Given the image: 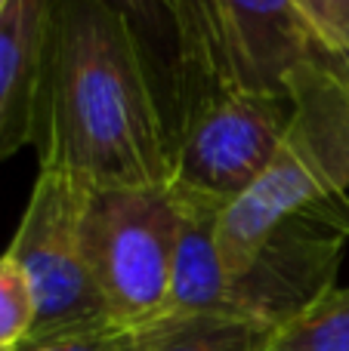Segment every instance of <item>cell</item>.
Here are the masks:
<instances>
[{
	"label": "cell",
	"instance_id": "cell-12",
	"mask_svg": "<svg viewBox=\"0 0 349 351\" xmlns=\"http://www.w3.org/2000/svg\"><path fill=\"white\" fill-rule=\"evenodd\" d=\"M179 43H183V99L173 130L201 99L214 93L210 77V43H207V3L204 0H177Z\"/></svg>",
	"mask_w": 349,
	"mask_h": 351
},
{
	"label": "cell",
	"instance_id": "cell-5",
	"mask_svg": "<svg viewBox=\"0 0 349 351\" xmlns=\"http://www.w3.org/2000/svg\"><path fill=\"white\" fill-rule=\"evenodd\" d=\"M349 247V194L313 204L266 234L235 271L226 274L220 315L282 330L337 290Z\"/></svg>",
	"mask_w": 349,
	"mask_h": 351
},
{
	"label": "cell",
	"instance_id": "cell-14",
	"mask_svg": "<svg viewBox=\"0 0 349 351\" xmlns=\"http://www.w3.org/2000/svg\"><path fill=\"white\" fill-rule=\"evenodd\" d=\"M328 53L349 49V0H294Z\"/></svg>",
	"mask_w": 349,
	"mask_h": 351
},
{
	"label": "cell",
	"instance_id": "cell-1",
	"mask_svg": "<svg viewBox=\"0 0 349 351\" xmlns=\"http://www.w3.org/2000/svg\"><path fill=\"white\" fill-rule=\"evenodd\" d=\"M37 170L167 188L173 142L148 56L115 0H59L34 117Z\"/></svg>",
	"mask_w": 349,
	"mask_h": 351
},
{
	"label": "cell",
	"instance_id": "cell-8",
	"mask_svg": "<svg viewBox=\"0 0 349 351\" xmlns=\"http://www.w3.org/2000/svg\"><path fill=\"white\" fill-rule=\"evenodd\" d=\"M56 3L59 0H10L0 10V164L34 142Z\"/></svg>",
	"mask_w": 349,
	"mask_h": 351
},
{
	"label": "cell",
	"instance_id": "cell-13",
	"mask_svg": "<svg viewBox=\"0 0 349 351\" xmlns=\"http://www.w3.org/2000/svg\"><path fill=\"white\" fill-rule=\"evenodd\" d=\"M34 330V299L22 268L0 256V351L16 348Z\"/></svg>",
	"mask_w": 349,
	"mask_h": 351
},
{
	"label": "cell",
	"instance_id": "cell-2",
	"mask_svg": "<svg viewBox=\"0 0 349 351\" xmlns=\"http://www.w3.org/2000/svg\"><path fill=\"white\" fill-rule=\"evenodd\" d=\"M291 121L272 164L216 225V253L235 271L278 222L349 194V71L334 53L300 65L284 84Z\"/></svg>",
	"mask_w": 349,
	"mask_h": 351
},
{
	"label": "cell",
	"instance_id": "cell-17",
	"mask_svg": "<svg viewBox=\"0 0 349 351\" xmlns=\"http://www.w3.org/2000/svg\"><path fill=\"white\" fill-rule=\"evenodd\" d=\"M6 3H10V0H0V10H3V6H6Z\"/></svg>",
	"mask_w": 349,
	"mask_h": 351
},
{
	"label": "cell",
	"instance_id": "cell-3",
	"mask_svg": "<svg viewBox=\"0 0 349 351\" xmlns=\"http://www.w3.org/2000/svg\"><path fill=\"white\" fill-rule=\"evenodd\" d=\"M179 225L183 213L170 185L90 191L84 216L87 259L117 330L170 311Z\"/></svg>",
	"mask_w": 349,
	"mask_h": 351
},
{
	"label": "cell",
	"instance_id": "cell-4",
	"mask_svg": "<svg viewBox=\"0 0 349 351\" xmlns=\"http://www.w3.org/2000/svg\"><path fill=\"white\" fill-rule=\"evenodd\" d=\"M93 188L59 173L37 170L31 197L6 250L22 268L34 299L31 336L115 327L93 280L84 216Z\"/></svg>",
	"mask_w": 349,
	"mask_h": 351
},
{
	"label": "cell",
	"instance_id": "cell-10",
	"mask_svg": "<svg viewBox=\"0 0 349 351\" xmlns=\"http://www.w3.org/2000/svg\"><path fill=\"white\" fill-rule=\"evenodd\" d=\"M115 3L130 19L148 56L173 142V123L179 114V99H183V43H179L177 0H115Z\"/></svg>",
	"mask_w": 349,
	"mask_h": 351
},
{
	"label": "cell",
	"instance_id": "cell-15",
	"mask_svg": "<svg viewBox=\"0 0 349 351\" xmlns=\"http://www.w3.org/2000/svg\"><path fill=\"white\" fill-rule=\"evenodd\" d=\"M10 351H121V339H117V327H102L78 330V333L28 336Z\"/></svg>",
	"mask_w": 349,
	"mask_h": 351
},
{
	"label": "cell",
	"instance_id": "cell-16",
	"mask_svg": "<svg viewBox=\"0 0 349 351\" xmlns=\"http://www.w3.org/2000/svg\"><path fill=\"white\" fill-rule=\"evenodd\" d=\"M334 56H337V59H340V62H344V68H346V71H349V49H344V53H334Z\"/></svg>",
	"mask_w": 349,
	"mask_h": 351
},
{
	"label": "cell",
	"instance_id": "cell-9",
	"mask_svg": "<svg viewBox=\"0 0 349 351\" xmlns=\"http://www.w3.org/2000/svg\"><path fill=\"white\" fill-rule=\"evenodd\" d=\"M121 351H266L272 330L251 321L198 311H164L117 330Z\"/></svg>",
	"mask_w": 349,
	"mask_h": 351
},
{
	"label": "cell",
	"instance_id": "cell-7",
	"mask_svg": "<svg viewBox=\"0 0 349 351\" xmlns=\"http://www.w3.org/2000/svg\"><path fill=\"white\" fill-rule=\"evenodd\" d=\"M210 77L216 90L288 96L300 65L325 56V43L294 0H204Z\"/></svg>",
	"mask_w": 349,
	"mask_h": 351
},
{
	"label": "cell",
	"instance_id": "cell-6",
	"mask_svg": "<svg viewBox=\"0 0 349 351\" xmlns=\"http://www.w3.org/2000/svg\"><path fill=\"white\" fill-rule=\"evenodd\" d=\"M291 121V99L216 90L173 133L170 191L226 213L272 164Z\"/></svg>",
	"mask_w": 349,
	"mask_h": 351
},
{
	"label": "cell",
	"instance_id": "cell-11",
	"mask_svg": "<svg viewBox=\"0 0 349 351\" xmlns=\"http://www.w3.org/2000/svg\"><path fill=\"white\" fill-rule=\"evenodd\" d=\"M266 351H349V287L331 290L297 321L275 330Z\"/></svg>",
	"mask_w": 349,
	"mask_h": 351
}]
</instances>
